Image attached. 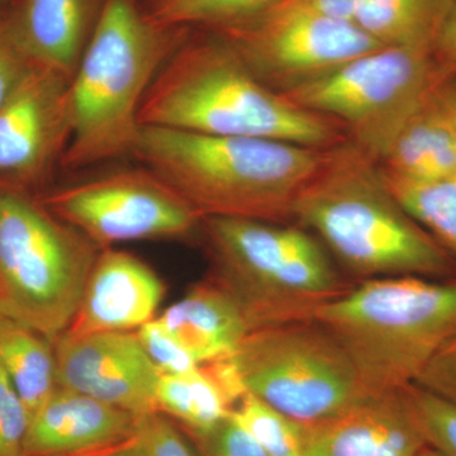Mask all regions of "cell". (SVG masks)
<instances>
[{
	"instance_id": "8992f818",
	"label": "cell",
	"mask_w": 456,
	"mask_h": 456,
	"mask_svg": "<svg viewBox=\"0 0 456 456\" xmlns=\"http://www.w3.org/2000/svg\"><path fill=\"white\" fill-rule=\"evenodd\" d=\"M211 278L239 302L254 330L310 320L347 283L316 236L296 224L204 217Z\"/></svg>"
},
{
	"instance_id": "f546056e",
	"label": "cell",
	"mask_w": 456,
	"mask_h": 456,
	"mask_svg": "<svg viewBox=\"0 0 456 456\" xmlns=\"http://www.w3.org/2000/svg\"><path fill=\"white\" fill-rule=\"evenodd\" d=\"M27 428L25 407L0 370V456H25Z\"/></svg>"
},
{
	"instance_id": "52a82bcc",
	"label": "cell",
	"mask_w": 456,
	"mask_h": 456,
	"mask_svg": "<svg viewBox=\"0 0 456 456\" xmlns=\"http://www.w3.org/2000/svg\"><path fill=\"white\" fill-rule=\"evenodd\" d=\"M103 248L28 191L0 184V314L55 342Z\"/></svg>"
},
{
	"instance_id": "30bf717a",
	"label": "cell",
	"mask_w": 456,
	"mask_h": 456,
	"mask_svg": "<svg viewBox=\"0 0 456 456\" xmlns=\"http://www.w3.org/2000/svg\"><path fill=\"white\" fill-rule=\"evenodd\" d=\"M208 29L224 37L251 73L279 94L384 47L351 20L279 3Z\"/></svg>"
},
{
	"instance_id": "2e32d148",
	"label": "cell",
	"mask_w": 456,
	"mask_h": 456,
	"mask_svg": "<svg viewBox=\"0 0 456 456\" xmlns=\"http://www.w3.org/2000/svg\"><path fill=\"white\" fill-rule=\"evenodd\" d=\"M107 0H14L3 9L12 38L36 65L73 79Z\"/></svg>"
},
{
	"instance_id": "ac0fdd59",
	"label": "cell",
	"mask_w": 456,
	"mask_h": 456,
	"mask_svg": "<svg viewBox=\"0 0 456 456\" xmlns=\"http://www.w3.org/2000/svg\"><path fill=\"white\" fill-rule=\"evenodd\" d=\"M156 320L200 365L232 355L254 330L232 294L211 277Z\"/></svg>"
},
{
	"instance_id": "74e56055",
	"label": "cell",
	"mask_w": 456,
	"mask_h": 456,
	"mask_svg": "<svg viewBox=\"0 0 456 456\" xmlns=\"http://www.w3.org/2000/svg\"><path fill=\"white\" fill-rule=\"evenodd\" d=\"M455 82H456V79H455Z\"/></svg>"
},
{
	"instance_id": "d6986e66",
	"label": "cell",
	"mask_w": 456,
	"mask_h": 456,
	"mask_svg": "<svg viewBox=\"0 0 456 456\" xmlns=\"http://www.w3.org/2000/svg\"><path fill=\"white\" fill-rule=\"evenodd\" d=\"M446 82L428 95L399 131L388 152L378 163L384 173L415 182L455 178L454 132L443 97Z\"/></svg>"
},
{
	"instance_id": "4fadbf2b",
	"label": "cell",
	"mask_w": 456,
	"mask_h": 456,
	"mask_svg": "<svg viewBox=\"0 0 456 456\" xmlns=\"http://www.w3.org/2000/svg\"><path fill=\"white\" fill-rule=\"evenodd\" d=\"M57 387L83 393L140 417L159 412L161 373L136 332L61 334L53 342Z\"/></svg>"
},
{
	"instance_id": "7c38bea8",
	"label": "cell",
	"mask_w": 456,
	"mask_h": 456,
	"mask_svg": "<svg viewBox=\"0 0 456 456\" xmlns=\"http://www.w3.org/2000/svg\"><path fill=\"white\" fill-rule=\"evenodd\" d=\"M70 77L36 65L0 110V184L46 185L73 134Z\"/></svg>"
},
{
	"instance_id": "83f0119b",
	"label": "cell",
	"mask_w": 456,
	"mask_h": 456,
	"mask_svg": "<svg viewBox=\"0 0 456 456\" xmlns=\"http://www.w3.org/2000/svg\"><path fill=\"white\" fill-rule=\"evenodd\" d=\"M137 338L149 358L163 374H183L200 367L158 320L147 322L136 331Z\"/></svg>"
},
{
	"instance_id": "9a60e30c",
	"label": "cell",
	"mask_w": 456,
	"mask_h": 456,
	"mask_svg": "<svg viewBox=\"0 0 456 456\" xmlns=\"http://www.w3.org/2000/svg\"><path fill=\"white\" fill-rule=\"evenodd\" d=\"M164 296L163 281L146 263L126 251L103 248L65 332L137 331L154 320Z\"/></svg>"
},
{
	"instance_id": "7a4b0ae2",
	"label": "cell",
	"mask_w": 456,
	"mask_h": 456,
	"mask_svg": "<svg viewBox=\"0 0 456 456\" xmlns=\"http://www.w3.org/2000/svg\"><path fill=\"white\" fill-rule=\"evenodd\" d=\"M141 126L257 137L330 149L347 139L338 123L296 106L260 82L218 33L193 28L155 77Z\"/></svg>"
},
{
	"instance_id": "cb8c5ba5",
	"label": "cell",
	"mask_w": 456,
	"mask_h": 456,
	"mask_svg": "<svg viewBox=\"0 0 456 456\" xmlns=\"http://www.w3.org/2000/svg\"><path fill=\"white\" fill-rule=\"evenodd\" d=\"M279 0H143L147 16L159 23L212 28L255 16Z\"/></svg>"
},
{
	"instance_id": "5b68a950",
	"label": "cell",
	"mask_w": 456,
	"mask_h": 456,
	"mask_svg": "<svg viewBox=\"0 0 456 456\" xmlns=\"http://www.w3.org/2000/svg\"><path fill=\"white\" fill-rule=\"evenodd\" d=\"M312 318L345 347L371 395L399 391L456 334V278L358 281Z\"/></svg>"
},
{
	"instance_id": "6da1fadb",
	"label": "cell",
	"mask_w": 456,
	"mask_h": 456,
	"mask_svg": "<svg viewBox=\"0 0 456 456\" xmlns=\"http://www.w3.org/2000/svg\"><path fill=\"white\" fill-rule=\"evenodd\" d=\"M292 224L316 236L356 283L456 278L455 261L399 203L377 161L349 139L326 149L294 202Z\"/></svg>"
},
{
	"instance_id": "d590c367",
	"label": "cell",
	"mask_w": 456,
	"mask_h": 456,
	"mask_svg": "<svg viewBox=\"0 0 456 456\" xmlns=\"http://www.w3.org/2000/svg\"><path fill=\"white\" fill-rule=\"evenodd\" d=\"M416 456H445L443 452H440L439 450L432 448V446H426L424 450L419 452Z\"/></svg>"
},
{
	"instance_id": "7402d4cb",
	"label": "cell",
	"mask_w": 456,
	"mask_h": 456,
	"mask_svg": "<svg viewBox=\"0 0 456 456\" xmlns=\"http://www.w3.org/2000/svg\"><path fill=\"white\" fill-rule=\"evenodd\" d=\"M156 406L189 434H204L232 415L235 403L208 369L200 365L189 373L161 375Z\"/></svg>"
},
{
	"instance_id": "484cf974",
	"label": "cell",
	"mask_w": 456,
	"mask_h": 456,
	"mask_svg": "<svg viewBox=\"0 0 456 456\" xmlns=\"http://www.w3.org/2000/svg\"><path fill=\"white\" fill-rule=\"evenodd\" d=\"M428 445L445 456H456V404L432 393L410 386Z\"/></svg>"
},
{
	"instance_id": "1f68e13d",
	"label": "cell",
	"mask_w": 456,
	"mask_h": 456,
	"mask_svg": "<svg viewBox=\"0 0 456 456\" xmlns=\"http://www.w3.org/2000/svg\"><path fill=\"white\" fill-rule=\"evenodd\" d=\"M413 386L456 404V334L441 347Z\"/></svg>"
},
{
	"instance_id": "44dd1931",
	"label": "cell",
	"mask_w": 456,
	"mask_h": 456,
	"mask_svg": "<svg viewBox=\"0 0 456 456\" xmlns=\"http://www.w3.org/2000/svg\"><path fill=\"white\" fill-rule=\"evenodd\" d=\"M454 0H365L354 18L387 47L431 51Z\"/></svg>"
},
{
	"instance_id": "4dcf8cb0",
	"label": "cell",
	"mask_w": 456,
	"mask_h": 456,
	"mask_svg": "<svg viewBox=\"0 0 456 456\" xmlns=\"http://www.w3.org/2000/svg\"><path fill=\"white\" fill-rule=\"evenodd\" d=\"M35 62L18 47L5 25L3 9H0V110L16 93L27 75L35 68Z\"/></svg>"
},
{
	"instance_id": "e0dca14e",
	"label": "cell",
	"mask_w": 456,
	"mask_h": 456,
	"mask_svg": "<svg viewBox=\"0 0 456 456\" xmlns=\"http://www.w3.org/2000/svg\"><path fill=\"white\" fill-rule=\"evenodd\" d=\"M139 417L57 387L27 428L25 456H77L134 436Z\"/></svg>"
},
{
	"instance_id": "3957f363",
	"label": "cell",
	"mask_w": 456,
	"mask_h": 456,
	"mask_svg": "<svg viewBox=\"0 0 456 456\" xmlns=\"http://www.w3.org/2000/svg\"><path fill=\"white\" fill-rule=\"evenodd\" d=\"M325 151L278 140L142 126L132 158L202 218L292 224L294 202Z\"/></svg>"
},
{
	"instance_id": "836d02e7",
	"label": "cell",
	"mask_w": 456,
	"mask_h": 456,
	"mask_svg": "<svg viewBox=\"0 0 456 456\" xmlns=\"http://www.w3.org/2000/svg\"><path fill=\"white\" fill-rule=\"evenodd\" d=\"M364 2L365 0H279L278 3L354 22V18Z\"/></svg>"
},
{
	"instance_id": "d6a6232c",
	"label": "cell",
	"mask_w": 456,
	"mask_h": 456,
	"mask_svg": "<svg viewBox=\"0 0 456 456\" xmlns=\"http://www.w3.org/2000/svg\"><path fill=\"white\" fill-rule=\"evenodd\" d=\"M432 56L444 73L456 79V0L435 41Z\"/></svg>"
},
{
	"instance_id": "277c9868",
	"label": "cell",
	"mask_w": 456,
	"mask_h": 456,
	"mask_svg": "<svg viewBox=\"0 0 456 456\" xmlns=\"http://www.w3.org/2000/svg\"><path fill=\"white\" fill-rule=\"evenodd\" d=\"M191 29L151 20L143 0H107L71 79L73 134L62 169H88L134 154L147 90Z\"/></svg>"
},
{
	"instance_id": "9c48e42d",
	"label": "cell",
	"mask_w": 456,
	"mask_h": 456,
	"mask_svg": "<svg viewBox=\"0 0 456 456\" xmlns=\"http://www.w3.org/2000/svg\"><path fill=\"white\" fill-rule=\"evenodd\" d=\"M449 79L431 51L384 46L281 95L338 123L379 163L408 119Z\"/></svg>"
},
{
	"instance_id": "8d00e7d4",
	"label": "cell",
	"mask_w": 456,
	"mask_h": 456,
	"mask_svg": "<svg viewBox=\"0 0 456 456\" xmlns=\"http://www.w3.org/2000/svg\"><path fill=\"white\" fill-rule=\"evenodd\" d=\"M5 2H9V0H0V4H2V3H5Z\"/></svg>"
},
{
	"instance_id": "603a6c76",
	"label": "cell",
	"mask_w": 456,
	"mask_h": 456,
	"mask_svg": "<svg viewBox=\"0 0 456 456\" xmlns=\"http://www.w3.org/2000/svg\"><path fill=\"white\" fill-rule=\"evenodd\" d=\"M380 173L399 203L443 246L456 264V176L435 182H415L384 173L382 169Z\"/></svg>"
},
{
	"instance_id": "ba28073f",
	"label": "cell",
	"mask_w": 456,
	"mask_h": 456,
	"mask_svg": "<svg viewBox=\"0 0 456 456\" xmlns=\"http://www.w3.org/2000/svg\"><path fill=\"white\" fill-rule=\"evenodd\" d=\"M228 359L246 395L301 424L373 397L345 347L314 318L255 329Z\"/></svg>"
},
{
	"instance_id": "d4e9b609",
	"label": "cell",
	"mask_w": 456,
	"mask_h": 456,
	"mask_svg": "<svg viewBox=\"0 0 456 456\" xmlns=\"http://www.w3.org/2000/svg\"><path fill=\"white\" fill-rule=\"evenodd\" d=\"M237 424L268 456H302L307 426L279 412L251 395H245L233 408Z\"/></svg>"
},
{
	"instance_id": "ffe728a7",
	"label": "cell",
	"mask_w": 456,
	"mask_h": 456,
	"mask_svg": "<svg viewBox=\"0 0 456 456\" xmlns=\"http://www.w3.org/2000/svg\"><path fill=\"white\" fill-rule=\"evenodd\" d=\"M0 370L8 378L31 421L57 388L53 342L0 314Z\"/></svg>"
},
{
	"instance_id": "f1b7e54d",
	"label": "cell",
	"mask_w": 456,
	"mask_h": 456,
	"mask_svg": "<svg viewBox=\"0 0 456 456\" xmlns=\"http://www.w3.org/2000/svg\"><path fill=\"white\" fill-rule=\"evenodd\" d=\"M189 436L200 456H268L232 415L211 431Z\"/></svg>"
},
{
	"instance_id": "8fae6325",
	"label": "cell",
	"mask_w": 456,
	"mask_h": 456,
	"mask_svg": "<svg viewBox=\"0 0 456 456\" xmlns=\"http://www.w3.org/2000/svg\"><path fill=\"white\" fill-rule=\"evenodd\" d=\"M37 198L101 248L136 240L182 239L200 232L203 220L142 165L53 189Z\"/></svg>"
},
{
	"instance_id": "5bb4252c",
	"label": "cell",
	"mask_w": 456,
	"mask_h": 456,
	"mask_svg": "<svg viewBox=\"0 0 456 456\" xmlns=\"http://www.w3.org/2000/svg\"><path fill=\"white\" fill-rule=\"evenodd\" d=\"M305 426L302 456H416L428 446L410 387Z\"/></svg>"
},
{
	"instance_id": "e575fe53",
	"label": "cell",
	"mask_w": 456,
	"mask_h": 456,
	"mask_svg": "<svg viewBox=\"0 0 456 456\" xmlns=\"http://www.w3.org/2000/svg\"><path fill=\"white\" fill-rule=\"evenodd\" d=\"M77 456H139V452H137L136 439L134 435L130 439L121 441V443Z\"/></svg>"
},
{
	"instance_id": "4316f807",
	"label": "cell",
	"mask_w": 456,
	"mask_h": 456,
	"mask_svg": "<svg viewBox=\"0 0 456 456\" xmlns=\"http://www.w3.org/2000/svg\"><path fill=\"white\" fill-rule=\"evenodd\" d=\"M134 439L139 456H200L182 431L160 412L137 419Z\"/></svg>"
}]
</instances>
